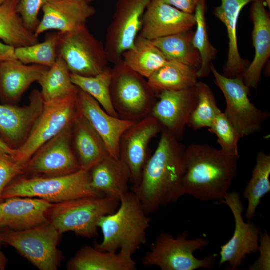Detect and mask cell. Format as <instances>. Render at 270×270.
<instances>
[{"mask_svg": "<svg viewBox=\"0 0 270 270\" xmlns=\"http://www.w3.org/2000/svg\"><path fill=\"white\" fill-rule=\"evenodd\" d=\"M142 170L139 184L132 188L148 214L175 202L186 194V148L166 129Z\"/></svg>", "mask_w": 270, "mask_h": 270, "instance_id": "obj_1", "label": "cell"}, {"mask_svg": "<svg viewBox=\"0 0 270 270\" xmlns=\"http://www.w3.org/2000/svg\"><path fill=\"white\" fill-rule=\"evenodd\" d=\"M240 158L207 144H190L186 148V194L203 202H222L236 176Z\"/></svg>", "mask_w": 270, "mask_h": 270, "instance_id": "obj_2", "label": "cell"}, {"mask_svg": "<svg viewBox=\"0 0 270 270\" xmlns=\"http://www.w3.org/2000/svg\"><path fill=\"white\" fill-rule=\"evenodd\" d=\"M150 220L135 193L128 192L120 198L118 209L100 220L98 227L103 239L94 247L100 251L122 250L134 254L146 243Z\"/></svg>", "mask_w": 270, "mask_h": 270, "instance_id": "obj_3", "label": "cell"}, {"mask_svg": "<svg viewBox=\"0 0 270 270\" xmlns=\"http://www.w3.org/2000/svg\"><path fill=\"white\" fill-rule=\"evenodd\" d=\"M104 196L90 186V172L83 170L68 175L56 176L22 177L13 180L4 189L2 198L29 197L44 200L52 204L92 196Z\"/></svg>", "mask_w": 270, "mask_h": 270, "instance_id": "obj_4", "label": "cell"}, {"mask_svg": "<svg viewBox=\"0 0 270 270\" xmlns=\"http://www.w3.org/2000/svg\"><path fill=\"white\" fill-rule=\"evenodd\" d=\"M120 201L106 196L86 197L52 204L46 218L60 234L72 232L86 238L98 236L100 218L114 212Z\"/></svg>", "mask_w": 270, "mask_h": 270, "instance_id": "obj_5", "label": "cell"}, {"mask_svg": "<svg viewBox=\"0 0 270 270\" xmlns=\"http://www.w3.org/2000/svg\"><path fill=\"white\" fill-rule=\"evenodd\" d=\"M110 92L118 117L135 122L150 116L158 100L147 79L130 68L122 58L112 68Z\"/></svg>", "mask_w": 270, "mask_h": 270, "instance_id": "obj_6", "label": "cell"}, {"mask_svg": "<svg viewBox=\"0 0 270 270\" xmlns=\"http://www.w3.org/2000/svg\"><path fill=\"white\" fill-rule=\"evenodd\" d=\"M209 244L204 238H189L184 231L176 238L167 232L161 233L142 258L143 265L156 266L162 270H195L212 269L216 264V254L202 259L195 257L194 253Z\"/></svg>", "mask_w": 270, "mask_h": 270, "instance_id": "obj_7", "label": "cell"}, {"mask_svg": "<svg viewBox=\"0 0 270 270\" xmlns=\"http://www.w3.org/2000/svg\"><path fill=\"white\" fill-rule=\"evenodd\" d=\"M62 235L48 221L21 230L0 228V240L40 270H56L61 261L58 248Z\"/></svg>", "mask_w": 270, "mask_h": 270, "instance_id": "obj_8", "label": "cell"}, {"mask_svg": "<svg viewBox=\"0 0 270 270\" xmlns=\"http://www.w3.org/2000/svg\"><path fill=\"white\" fill-rule=\"evenodd\" d=\"M77 91L64 98L44 102L43 110L26 140L14 150L12 156L17 162L24 166L42 146L73 124L78 112Z\"/></svg>", "mask_w": 270, "mask_h": 270, "instance_id": "obj_9", "label": "cell"}, {"mask_svg": "<svg viewBox=\"0 0 270 270\" xmlns=\"http://www.w3.org/2000/svg\"><path fill=\"white\" fill-rule=\"evenodd\" d=\"M60 32L58 54L70 74L92 77L109 68L104 45L91 34L86 24L70 32Z\"/></svg>", "mask_w": 270, "mask_h": 270, "instance_id": "obj_10", "label": "cell"}, {"mask_svg": "<svg viewBox=\"0 0 270 270\" xmlns=\"http://www.w3.org/2000/svg\"><path fill=\"white\" fill-rule=\"evenodd\" d=\"M210 72L214 76L215 84L226 99L224 114L242 138L260 132L270 114L250 102L248 98L250 89L242 78L224 76L219 73L212 63Z\"/></svg>", "mask_w": 270, "mask_h": 270, "instance_id": "obj_11", "label": "cell"}, {"mask_svg": "<svg viewBox=\"0 0 270 270\" xmlns=\"http://www.w3.org/2000/svg\"><path fill=\"white\" fill-rule=\"evenodd\" d=\"M72 124L48 141L34 152L24 165L23 175L62 176L81 170L72 144Z\"/></svg>", "mask_w": 270, "mask_h": 270, "instance_id": "obj_12", "label": "cell"}, {"mask_svg": "<svg viewBox=\"0 0 270 270\" xmlns=\"http://www.w3.org/2000/svg\"><path fill=\"white\" fill-rule=\"evenodd\" d=\"M151 0H116L112 20L107 28L105 50L109 62L122 58L132 48L142 26V18Z\"/></svg>", "mask_w": 270, "mask_h": 270, "instance_id": "obj_13", "label": "cell"}, {"mask_svg": "<svg viewBox=\"0 0 270 270\" xmlns=\"http://www.w3.org/2000/svg\"><path fill=\"white\" fill-rule=\"evenodd\" d=\"M222 202L231 210L235 227L232 238L220 247V264L227 263L232 270H237L248 255L258 252L262 230L260 226L250 220L244 221V206L238 192H228Z\"/></svg>", "mask_w": 270, "mask_h": 270, "instance_id": "obj_14", "label": "cell"}, {"mask_svg": "<svg viewBox=\"0 0 270 270\" xmlns=\"http://www.w3.org/2000/svg\"><path fill=\"white\" fill-rule=\"evenodd\" d=\"M163 129L161 124L150 115L136 122L122 136L120 142V158L130 170L132 188L139 184L144 166L150 156V142Z\"/></svg>", "mask_w": 270, "mask_h": 270, "instance_id": "obj_15", "label": "cell"}, {"mask_svg": "<svg viewBox=\"0 0 270 270\" xmlns=\"http://www.w3.org/2000/svg\"><path fill=\"white\" fill-rule=\"evenodd\" d=\"M151 114L178 140L183 139L186 126L198 102L194 87L176 91H164L156 95Z\"/></svg>", "mask_w": 270, "mask_h": 270, "instance_id": "obj_16", "label": "cell"}, {"mask_svg": "<svg viewBox=\"0 0 270 270\" xmlns=\"http://www.w3.org/2000/svg\"><path fill=\"white\" fill-rule=\"evenodd\" d=\"M44 104L40 92L34 90L28 105L0 104V138L12 150L19 148L28 137Z\"/></svg>", "mask_w": 270, "mask_h": 270, "instance_id": "obj_17", "label": "cell"}, {"mask_svg": "<svg viewBox=\"0 0 270 270\" xmlns=\"http://www.w3.org/2000/svg\"><path fill=\"white\" fill-rule=\"evenodd\" d=\"M76 107L78 112L102 138L109 156L119 159L120 138L136 122L110 115L94 98L78 88Z\"/></svg>", "mask_w": 270, "mask_h": 270, "instance_id": "obj_18", "label": "cell"}, {"mask_svg": "<svg viewBox=\"0 0 270 270\" xmlns=\"http://www.w3.org/2000/svg\"><path fill=\"white\" fill-rule=\"evenodd\" d=\"M195 26L194 14L184 12L162 0H151L144 14L138 35L152 40L192 30Z\"/></svg>", "mask_w": 270, "mask_h": 270, "instance_id": "obj_19", "label": "cell"}, {"mask_svg": "<svg viewBox=\"0 0 270 270\" xmlns=\"http://www.w3.org/2000/svg\"><path fill=\"white\" fill-rule=\"evenodd\" d=\"M42 9V19L34 32L37 36L49 30L72 32L86 25L96 12L90 4L76 0H48Z\"/></svg>", "mask_w": 270, "mask_h": 270, "instance_id": "obj_20", "label": "cell"}, {"mask_svg": "<svg viewBox=\"0 0 270 270\" xmlns=\"http://www.w3.org/2000/svg\"><path fill=\"white\" fill-rule=\"evenodd\" d=\"M266 6L264 0H255L250 8L255 54L253 61L241 77L249 89L257 88L262 70L270 56V17Z\"/></svg>", "mask_w": 270, "mask_h": 270, "instance_id": "obj_21", "label": "cell"}, {"mask_svg": "<svg viewBox=\"0 0 270 270\" xmlns=\"http://www.w3.org/2000/svg\"><path fill=\"white\" fill-rule=\"evenodd\" d=\"M52 204L42 199L13 197L0 202V228L21 230L47 222L46 214Z\"/></svg>", "mask_w": 270, "mask_h": 270, "instance_id": "obj_22", "label": "cell"}, {"mask_svg": "<svg viewBox=\"0 0 270 270\" xmlns=\"http://www.w3.org/2000/svg\"><path fill=\"white\" fill-rule=\"evenodd\" d=\"M220 0V4L214 8V14L225 25L228 39V58L222 74L230 78L242 77L250 64L242 58L239 52L238 22L242 8L255 0Z\"/></svg>", "mask_w": 270, "mask_h": 270, "instance_id": "obj_23", "label": "cell"}, {"mask_svg": "<svg viewBox=\"0 0 270 270\" xmlns=\"http://www.w3.org/2000/svg\"><path fill=\"white\" fill-rule=\"evenodd\" d=\"M49 68L25 64L18 60L0 64V99L4 104L15 105L32 84L40 80Z\"/></svg>", "mask_w": 270, "mask_h": 270, "instance_id": "obj_24", "label": "cell"}, {"mask_svg": "<svg viewBox=\"0 0 270 270\" xmlns=\"http://www.w3.org/2000/svg\"><path fill=\"white\" fill-rule=\"evenodd\" d=\"M91 187L103 196L120 200L128 192L130 170L120 158L107 156L90 171Z\"/></svg>", "mask_w": 270, "mask_h": 270, "instance_id": "obj_25", "label": "cell"}, {"mask_svg": "<svg viewBox=\"0 0 270 270\" xmlns=\"http://www.w3.org/2000/svg\"><path fill=\"white\" fill-rule=\"evenodd\" d=\"M72 138L82 170L90 172L109 156L102 138L78 111L72 124Z\"/></svg>", "mask_w": 270, "mask_h": 270, "instance_id": "obj_26", "label": "cell"}, {"mask_svg": "<svg viewBox=\"0 0 270 270\" xmlns=\"http://www.w3.org/2000/svg\"><path fill=\"white\" fill-rule=\"evenodd\" d=\"M130 253L100 251L85 246L69 261L70 270H136V264Z\"/></svg>", "mask_w": 270, "mask_h": 270, "instance_id": "obj_27", "label": "cell"}, {"mask_svg": "<svg viewBox=\"0 0 270 270\" xmlns=\"http://www.w3.org/2000/svg\"><path fill=\"white\" fill-rule=\"evenodd\" d=\"M20 0H7L0 5V39L14 48L39 42L38 36L29 30L18 12Z\"/></svg>", "mask_w": 270, "mask_h": 270, "instance_id": "obj_28", "label": "cell"}, {"mask_svg": "<svg viewBox=\"0 0 270 270\" xmlns=\"http://www.w3.org/2000/svg\"><path fill=\"white\" fill-rule=\"evenodd\" d=\"M197 70L184 64L167 61L154 72L148 82L157 95L164 91H176L195 86L198 82Z\"/></svg>", "mask_w": 270, "mask_h": 270, "instance_id": "obj_29", "label": "cell"}, {"mask_svg": "<svg viewBox=\"0 0 270 270\" xmlns=\"http://www.w3.org/2000/svg\"><path fill=\"white\" fill-rule=\"evenodd\" d=\"M194 31L188 32L152 40L167 61H175L198 70L202 60L200 54L193 44Z\"/></svg>", "mask_w": 270, "mask_h": 270, "instance_id": "obj_30", "label": "cell"}, {"mask_svg": "<svg viewBox=\"0 0 270 270\" xmlns=\"http://www.w3.org/2000/svg\"><path fill=\"white\" fill-rule=\"evenodd\" d=\"M122 58L130 68L146 79L167 62L151 40L140 35L137 36L133 47L124 52Z\"/></svg>", "mask_w": 270, "mask_h": 270, "instance_id": "obj_31", "label": "cell"}, {"mask_svg": "<svg viewBox=\"0 0 270 270\" xmlns=\"http://www.w3.org/2000/svg\"><path fill=\"white\" fill-rule=\"evenodd\" d=\"M270 156L262 151L258 152L252 177L243 192L248 200L246 217L250 220L255 216L262 198L270 192Z\"/></svg>", "mask_w": 270, "mask_h": 270, "instance_id": "obj_32", "label": "cell"}, {"mask_svg": "<svg viewBox=\"0 0 270 270\" xmlns=\"http://www.w3.org/2000/svg\"><path fill=\"white\" fill-rule=\"evenodd\" d=\"M38 82L44 102L64 98L76 92L78 88L72 82L66 63L58 54L54 64L44 74Z\"/></svg>", "mask_w": 270, "mask_h": 270, "instance_id": "obj_33", "label": "cell"}, {"mask_svg": "<svg viewBox=\"0 0 270 270\" xmlns=\"http://www.w3.org/2000/svg\"><path fill=\"white\" fill-rule=\"evenodd\" d=\"M205 12L206 0H199L194 12L196 28L193 36L194 45L199 52L202 60L200 67L197 72L198 78L210 74V65L218 54L217 50L210 41Z\"/></svg>", "mask_w": 270, "mask_h": 270, "instance_id": "obj_34", "label": "cell"}, {"mask_svg": "<svg viewBox=\"0 0 270 270\" xmlns=\"http://www.w3.org/2000/svg\"><path fill=\"white\" fill-rule=\"evenodd\" d=\"M70 77L74 86L94 98L108 114L119 118L110 96L112 68L109 67L95 76L84 77L70 74Z\"/></svg>", "mask_w": 270, "mask_h": 270, "instance_id": "obj_35", "label": "cell"}, {"mask_svg": "<svg viewBox=\"0 0 270 270\" xmlns=\"http://www.w3.org/2000/svg\"><path fill=\"white\" fill-rule=\"evenodd\" d=\"M60 32L50 35L42 42L15 48L16 60L25 64H38L52 67L58 56Z\"/></svg>", "mask_w": 270, "mask_h": 270, "instance_id": "obj_36", "label": "cell"}, {"mask_svg": "<svg viewBox=\"0 0 270 270\" xmlns=\"http://www.w3.org/2000/svg\"><path fill=\"white\" fill-rule=\"evenodd\" d=\"M198 102L192 113L188 126L195 130L212 126L213 121L221 110L210 86L202 82H198Z\"/></svg>", "mask_w": 270, "mask_h": 270, "instance_id": "obj_37", "label": "cell"}, {"mask_svg": "<svg viewBox=\"0 0 270 270\" xmlns=\"http://www.w3.org/2000/svg\"><path fill=\"white\" fill-rule=\"evenodd\" d=\"M209 130L218 137V142L221 150L232 154L240 155L238 142L242 138L224 112L220 111L218 113Z\"/></svg>", "mask_w": 270, "mask_h": 270, "instance_id": "obj_38", "label": "cell"}, {"mask_svg": "<svg viewBox=\"0 0 270 270\" xmlns=\"http://www.w3.org/2000/svg\"><path fill=\"white\" fill-rule=\"evenodd\" d=\"M23 166L17 162L12 155L0 150V202L6 188L16 177L24 174Z\"/></svg>", "mask_w": 270, "mask_h": 270, "instance_id": "obj_39", "label": "cell"}, {"mask_svg": "<svg viewBox=\"0 0 270 270\" xmlns=\"http://www.w3.org/2000/svg\"><path fill=\"white\" fill-rule=\"evenodd\" d=\"M48 0H20L18 12L26 28L34 32L40 23L38 18L40 10Z\"/></svg>", "mask_w": 270, "mask_h": 270, "instance_id": "obj_40", "label": "cell"}, {"mask_svg": "<svg viewBox=\"0 0 270 270\" xmlns=\"http://www.w3.org/2000/svg\"><path fill=\"white\" fill-rule=\"evenodd\" d=\"M258 258L250 267V270H270V236L266 231L261 232L259 240Z\"/></svg>", "mask_w": 270, "mask_h": 270, "instance_id": "obj_41", "label": "cell"}, {"mask_svg": "<svg viewBox=\"0 0 270 270\" xmlns=\"http://www.w3.org/2000/svg\"><path fill=\"white\" fill-rule=\"evenodd\" d=\"M166 4L187 14H194L199 0H162Z\"/></svg>", "mask_w": 270, "mask_h": 270, "instance_id": "obj_42", "label": "cell"}, {"mask_svg": "<svg viewBox=\"0 0 270 270\" xmlns=\"http://www.w3.org/2000/svg\"><path fill=\"white\" fill-rule=\"evenodd\" d=\"M14 50V48L0 41V64L6 62L17 60Z\"/></svg>", "mask_w": 270, "mask_h": 270, "instance_id": "obj_43", "label": "cell"}, {"mask_svg": "<svg viewBox=\"0 0 270 270\" xmlns=\"http://www.w3.org/2000/svg\"><path fill=\"white\" fill-rule=\"evenodd\" d=\"M0 150L9 154H10L12 156H13L14 154V150H12L11 148H10L0 138Z\"/></svg>", "mask_w": 270, "mask_h": 270, "instance_id": "obj_44", "label": "cell"}, {"mask_svg": "<svg viewBox=\"0 0 270 270\" xmlns=\"http://www.w3.org/2000/svg\"><path fill=\"white\" fill-rule=\"evenodd\" d=\"M76 0L84 2L86 4H90L92 2H93L95 0Z\"/></svg>", "mask_w": 270, "mask_h": 270, "instance_id": "obj_45", "label": "cell"}, {"mask_svg": "<svg viewBox=\"0 0 270 270\" xmlns=\"http://www.w3.org/2000/svg\"><path fill=\"white\" fill-rule=\"evenodd\" d=\"M264 2L266 4V6H268L270 8V0H264Z\"/></svg>", "mask_w": 270, "mask_h": 270, "instance_id": "obj_46", "label": "cell"}, {"mask_svg": "<svg viewBox=\"0 0 270 270\" xmlns=\"http://www.w3.org/2000/svg\"><path fill=\"white\" fill-rule=\"evenodd\" d=\"M7 0H0V5L2 4Z\"/></svg>", "mask_w": 270, "mask_h": 270, "instance_id": "obj_47", "label": "cell"}, {"mask_svg": "<svg viewBox=\"0 0 270 270\" xmlns=\"http://www.w3.org/2000/svg\"><path fill=\"white\" fill-rule=\"evenodd\" d=\"M2 241L0 240V248H1V244H2Z\"/></svg>", "mask_w": 270, "mask_h": 270, "instance_id": "obj_48", "label": "cell"}]
</instances>
